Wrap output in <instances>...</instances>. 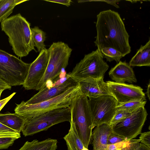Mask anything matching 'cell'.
<instances>
[{
	"label": "cell",
	"mask_w": 150,
	"mask_h": 150,
	"mask_svg": "<svg viewBox=\"0 0 150 150\" xmlns=\"http://www.w3.org/2000/svg\"><path fill=\"white\" fill-rule=\"evenodd\" d=\"M96 28L94 43L99 51L103 48L111 47L123 57L130 52L129 36L118 12L110 9L100 12L97 16Z\"/></svg>",
	"instance_id": "6da1fadb"
},
{
	"label": "cell",
	"mask_w": 150,
	"mask_h": 150,
	"mask_svg": "<svg viewBox=\"0 0 150 150\" xmlns=\"http://www.w3.org/2000/svg\"><path fill=\"white\" fill-rule=\"evenodd\" d=\"M1 28L8 37L13 52L18 57L26 56L32 50L36 51L30 24L20 13L2 21Z\"/></svg>",
	"instance_id": "7a4b0ae2"
},
{
	"label": "cell",
	"mask_w": 150,
	"mask_h": 150,
	"mask_svg": "<svg viewBox=\"0 0 150 150\" xmlns=\"http://www.w3.org/2000/svg\"><path fill=\"white\" fill-rule=\"evenodd\" d=\"M80 93L78 83L57 96L38 103L29 104L22 101L16 105L14 111L24 119L32 117L54 109L69 107L73 99Z\"/></svg>",
	"instance_id": "3957f363"
},
{
	"label": "cell",
	"mask_w": 150,
	"mask_h": 150,
	"mask_svg": "<svg viewBox=\"0 0 150 150\" xmlns=\"http://www.w3.org/2000/svg\"><path fill=\"white\" fill-rule=\"evenodd\" d=\"M69 108L71 119L79 136L85 147L88 148L94 128L88 97L79 94L73 99Z\"/></svg>",
	"instance_id": "277c9868"
},
{
	"label": "cell",
	"mask_w": 150,
	"mask_h": 150,
	"mask_svg": "<svg viewBox=\"0 0 150 150\" xmlns=\"http://www.w3.org/2000/svg\"><path fill=\"white\" fill-rule=\"evenodd\" d=\"M47 50L48 62L45 73L35 90L37 91L54 80L65 69L72 50L67 44L61 41L53 42Z\"/></svg>",
	"instance_id": "5b68a950"
},
{
	"label": "cell",
	"mask_w": 150,
	"mask_h": 150,
	"mask_svg": "<svg viewBox=\"0 0 150 150\" xmlns=\"http://www.w3.org/2000/svg\"><path fill=\"white\" fill-rule=\"evenodd\" d=\"M21 132L25 136L46 131L54 125L64 122H70L71 115L69 107L50 110L36 116L24 119Z\"/></svg>",
	"instance_id": "8992f818"
},
{
	"label": "cell",
	"mask_w": 150,
	"mask_h": 150,
	"mask_svg": "<svg viewBox=\"0 0 150 150\" xmlns=\"http://www.w3.org/2000/svg\"><path fill=\"white\" fill-rule=\"evenodd\" d=\"M103 58L98 49L85 54L70 72V77L77 83L87 78L104 77L109 66Z\"/></svg>",
	"instance_id": "52a82bcc"
},
{
	"label": "cell",
	"mask_w": 150,
	"mask_h": 150,
	"mask_svg": "<svg viewBox=\"0 0 150 150\" xmlns=\"http://www.w3.org/2000/svg\"><path fill=\"white\" fill-rule=\"evenodd\" d=\"M30 64L0 49V78L9 85H23Z\"/></svg>",
	"instance_id": "ba28073f"
},
{
	"label": "cell",
	"mask_w": 150,
	"mask_h": 150,
	"mask_svg": "<svg viewBox=\"0 0 150 150\" xmlns=\"http://www.w3.org/2000/svg\"><path fill=\"white\" fill-rule=\"evenodd\" d=\"M88 98L94 128L103 123L108 124L117 110L118 103L115 99L109 95Z\"/></svg>",
	"instance_id": "9c48e42d"
},
{
	"label": "cell",
	"mask_w": 150,
	"mask_h": 150,
	"mask_svg": "<svg viewBox=\"0 0 150 150\" xmlns=\"http://www.w3.org/2000/svg\"><path fill=\"white\" fill-rule=\"evenodd\" d=\"M147 115L145 108H140L132 112L129 116L111 127L112 131L127 140L133 139L141 133Z\"/></svg>",
	"instance_id": "30bf717a"
},
{
	"label": "cell",
	"mask_w": 150,
	"mask_h": 150,
	"mask_svg": "<svg viewBox=\"0 0 150 150\" xmlns=\"http://www.w3.org/2000/svg\"><path fill=\"white\" fill-rule=\"evenodd\" d=\"M106 83L109 92L118 104L136 100H146L145 94L139 86L110 81Z\"/></svg>",
	"instance_id": "8fae6325"
},
{
	"label": "cell",
	"mask_w": 150,
	"mask_h": 150,
	"mask_svg": "<svg viewBox=\"0 0 150 150\" xmlns=\"http://www.w3.org/2000/svg\"><path fill=\"white\" fill-rule=\"evenodd\" d=\"M48 60V52L46 48L41 50L35 59L30 63L26 78L23 85L25 90H36L45 73Z\"/></svg>",
	"instance_id": "7c38bea8"
},
{
	"label": "cell",
	"mask_w": 150,
	"mask_h": 150,
	"mask_svg": "<svg viewBox=\"0 0 150 150\" xmlns=\"http://www.w3.org/2000/svg\"><path fill=\"white\" fill-rule=\"evenodd\" d=\"M77 84L75 80L70 78L61 84L50 87H45L25 103L27 104H35L53 98Z\"/></svg>",
	"instance_id": "4fadbf2b"
},
{
	"label": "cell",
	"mask_w": 150,
	"mask_h": 150,
	"mask_svg": "<svg viewBox=\"0 0 150 150\" xmlns=\"http://www.w3.org/2000/svg\"><path fill=\"white\" fill-rule=\"evenodd\" d=\"M103 78H87L78 82L81 94L88 98L97 97L104 95H112Z\"/></svg>",
	"instance_id": "5bb4252c"
},
{
	"label": "cell",
	"mask_w": 150,
	"mask_h": 150,
	"mask_svg": "<svg viewBox=\"0 0 150 150\" xmlns=\"http://www.w3.org/2000/svg\"><path fill=\"white\" fill-rule=\"evenodd\" d=\"M110 78L119 83H136L137 79L132 67L129 63L120 61L109 72Z\"/></svg>",
	"instance_id": "9a60e30c"
},
{
	"label": "cell",
	"mask_w": 150,
	"mask_h": 150,
	"mask_svg": "<svg viewBox=\"0 0 150 150\" xmlns=\"http://www.w3.org/2000/svg\"><path fill=\"white\" fill-rule=\"evenodd\" d=\"M112 131L111 127L108 123H103L96 126L91 136L92 150H105L108 145V137Z\"/></svg>",
	"instance_id": "2e32d148"
},
{
	"label": "cell",
	"mask_w": 150,
	"mask_h": 150,
	"mask_svg": "<svg viewBox=\"0 0 150 150\" xmlns=\"http://www.w3.org/2000/svg\"><path fill=\"white\" fill-rule=\"evenodd\" d=\"M130 66H150V39L144 45H141L129 63Z\"/></svg>",
	"instance_id": "e0dca14e"
},
{
	"label": "cell",
	"mask_w": 150,
	"mask_h": 150,
	"mask_svg": "<svg viewBox=\"0 0 150 150\" xmlns=\"http://www.w3.org/2000/svg\"><path fill=\"white\" fill-rule=\"evenodd\" d=\"M56 139L48 138L39 141L37 139L26 142L18 150H56L57 147Z\"/></svg>",
	"instance_id": "ac0fdd59"
},
{
	"label": "cell",
	"mask_w": 150,
	"mask_h": 150,
	"mask_svg": "<svg viewBox=\"0 0 150 150\" xmlns=\"http://www.w3.org/2000/svg\"><path fill=\"white\" fill-rule=\"evenodd\" d=\"M25 119L16 113L0 114V123L20 133L24 124Z\"/></svg>",
	"instance_id": "d6986e66"
},
{
	"label": "cell",
	"mask_w": 150,
	"mask_h": 150,
	"mask_svg": "<svg viewBox=\"0 0 150 150\" xmlns=\"http://www.w3.org/2000/svg\"><path fill=\"white\" fill-rule=\"evenodd\" d=\"M68 133L63 138L66 142L68 150H82L85 147L79 137L74 122L71 119Z\"/></svg>",
	"instance_id": "ffe728a7"
},
{
	"label": "cell",
	"mask_w": 150,
	"mask_h": 150,
	"mask_svg": "<svg viewBox=\"0 0 150 150\" xmlns=\"http://www.w3.org/2000/svg\"><path fill=\"white\" fill-rule=\"evenodd\" d=\"M26 0H0V22L8 18L15 7Z\"/></svg>",
	"instance_id": "44dd1931"
},
{
	"label": "cell",
	"mask_w": 150,
	"mask_h": 150,
	"mask_svg": "<svg viewBox=\"0 0 150 150\" xmlns=\"http://www.w3.org/2000/svg\"><path fill=\"white\" fill-rule=\"evenodd\" d=\"M140 142L139 139H132L108 145L105 150H135L139 146Z\"/></svg>",
	"instance_id": "7402d4cb"
},
{
	"label": "cell",
	"mask_w": 150,
	"mask_h": 150,
	"mask_svg": "<svg viewBox=\"0 0 150 150\" xmlns=\"http://www.w3.org/2000/svg\"><path fill=\"white\" fill-rule=\"evenodd\" d=\"M32 39L35 47L38 52L45 49V45L44 41L46 38V33L37 26L31 28Z\"/></svg>",
	"instance_id": "603a6c76"
},
{
	"label": "cell",
	"mask_w": 150,
	"mask_h": 150,
	"mask_svg": "<svg viewBox=\"0 0 150 150\" xmlns=\"http://www.w3.org/2000/svg\"><path fill=\"white\" fill-rule=\"evenodd\" d=\"M100 51L107 61L110 62L115 61L117 63L119 62L121 59L123 57L121 52L111 47L103 48Z\"/></svg>",
	"instance_id": "cb8c5ba5"
},
{
	"label": "cell",
	"mask_w": 150,
	"mask_h": 150,
	"mask_svg": "<svg viewBox=\"0 0 150 150\" xmlns=\"http://www.w3.org/2000/svg\"><path fill=\"white\" fill-rule=\"evenodd\" d=\"M146 100H134L120 104H118L117 110H122L132 112L142 107H144Z\"/></svg>",
	"instance_id": "d4e9b609"
},
{
	"label": "cell",
	"mask_w": 150,
	"mask_h": 150,
	"mask_svg": "<svg viewBox=\"0 0 150 150\" xmlns=\"http://www.w3.org/2000/svg\"><path fill=\"white\" fill-rule=\"evenodd\" d=\"M132 112L122 110H117L113 116L108 123L111 127L129 116Z\"/></svg>",
	"instance_id": "484cf974"
},
{
	"label": "cell",
	"mask_w": 150,
	"mask_h": 150,
	"mask_svg": "<svg viewBox=\"0 0 150 150\" xmlns=\"http://www.w3.org/2000/svg\"><path fill=\"white\" fill-rule=\"evenodd\" d=\"M13 137L18 139L21 137V134L0 123V137Z\"/></svg>",
	"instance_id": "4316f807"
},
{
	"label": "cell",
	"mask_w": 150,
	"mask_h": 150,
	"mask_svg": "<svg viewBox=\"0 0 150 150\" xmlns=\"http://www.w3.org/2000/svg\"><path fill=\"white\" fill-rule=\"evenodd\" d=\"M126 140H127L126 138L112 131L108 137L107 144L108 145L114 144Z\"/></svg>",
	"instance_id": "83f0119b"
},
{
	"label": "cell",
	"mask_w": 150,
	"mask_h": 150,
	"mask_svg": "<svg viewBox=\"0 0 150 150\" xmlns=\"http://www.w3.org/2000/svg\"><path fill=\"white\" fill-rule=\"evenodd\" d=\"M17 138L13 137H0V149L8 148Z\"/></svg>",
	"instance_id": "f1b7e54d"
},
{
	"label": "cell",
	"mask_w": 150,
	"mask_h": 150,
	"mask_svg": "<svg viewBox=\"0 0 150 150\" xmlns=\"http://www.w3.org/2000/svg\"><path fill=\"white\" fill-rule=\"evenodd\" d=\"M140 142L150 148V132L141 133L139 137Z\"/></svg>",
	"instance_id": "f546056e"
},
{
	"label": "cell",
	"mask_w": 150,
	"mask_h": 150,
	"mask_svg": "<svg viewBox=\"0 0 150 150\" xmlns=\"http://www.w3.org/2000/svg\"><path fill=\"white\" fill-rule=\"evenodd\" d=\"M16 93V92H14L8 97L0 100V111Z\"/></svg>",
	"instance_id": "4dcf8cb0"
},
{
	"label": "cell",
	"mask_w": 150,
	"mask_h": 150,
	"mask_svg": "<svg viewBox=\"0 0 150 150\" xmlns=\"http://www.w3.org/2000/svg\"><path fill=\"white\" fill-rule=\"evenodd\" d=\"M44 1L51 2L60 4L65 5L68 7L70 5L72 1L71 0H45Z\"/></svg>",
	"instance_id": "1f68e13d"
},
{
	"label": "cell",
	"mask_w": 150,
	"mask_h": 150,
	"mask_svg": "<svg viewBox=\"0 0 150 150\" xmlns=\"http://www.w3.org/2000/svg\"><path fill=\"white\" fill-rule=\"evenodd\" d=\"M101 1L105 2L107 4H110L115 6L116 8H119V6L117 4V2L120 1L118 0H105V1Z\"/></svg>",
	"instance_id": "d6a6232c"
},
{
	"label": "cell",
	"mask_w": 150,
	"mask_h": 150,
	"mask_svg": "<svg viewBox=\"0 0 150 150\" xmlns=\"http://www.w3.org/2000/svg\"><path fill=\"white\" fill-rule=\"evenodd\" d=\"M0 87H1L5 88L6 89H11V86L7 84L4 82L0 78Z\"/></svg>",
	"instance_id": "836d02e7"
},
{
	"label": "cell",
	"mask_w": 150,
	"mask_h": 150,
	"mask_svg": "<svg viewBox=\"0 0 150 150\" xmlns=\"http://www.w3.org/2000/svg\"><path fill=\"white\" fill-rule=\"evenodd\" d=\"M135 150H150V148L145 144L140 143L139 146Z\"/></svg>",
	"instance_id": "e575fe53"
},
{
	"label": "cell",
	"mask_w": 150,
	"mask_h": 150,
	"mask_svg": "<svg viewBox=\"0 0 150 150\" xmlns=\"http://www.w3.org/2000/svg\"><path fill=\"white\" fill-rule=\"evenodd\" d=\"M150 82H149L148 85L147 91L146 93V94L148 97L149 100H150Z\"/></svg>",
	"instance_id": "d590c367"
},
{
	"label": "cell",
	"mask_w": 150,
	"mask_h": 150,
	"mask_svg": "<svg viewBox=\"0 0 150 150\" xmlns=\"http://www.w3.org/2000/svg\"><path fill=\"white\" fill-rule=\"evenodd\" d=\"M6 89L5 88H2L1 87H0V97H1V94L2 92L4 90H6Z\"/></svg>",
	"instance_id": "8d00e7d4"
},
{
	"label": "cell",
	"mask_w": 150,
	"mask_h": 150,
	"mask_svg": "<svg viewBox=\"0 0 150 150\" xmlns=\"http://www.w3.org/2000/svg\"><path fill=\"white\" fill-rule=\"evenodd\" d=\"M82 150H89L88 148L85 147Z\"/></svg>",
	"instance_id": "74e56055"
}]
</instances>
